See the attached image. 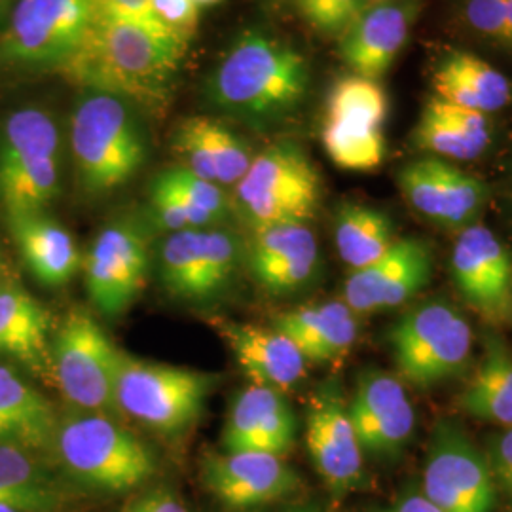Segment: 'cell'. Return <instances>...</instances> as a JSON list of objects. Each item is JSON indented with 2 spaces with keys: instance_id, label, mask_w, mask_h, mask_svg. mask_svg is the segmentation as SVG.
<instances>
[{
  "instance_id": "9c48e42d",
  "label": "cell",
  "mask_w": 512,
  "mask_h": 512,
  "mask_svg": "<svg viewBox=\"0 0 512 512\" xmlns=\"http://www.w3.org/2000/svg\"><path fill=\"white\" fill-rule=\"evenodd\" d=\"M321 202V177L306 152L289 141L264 148L236 184L239 213L253 230L306 224Z\"/></svg>"
},
{
  "instance_id": "ba28073f",
  "label": "cell",
  "mask_w": 512,
  "mask_h": 512,
  "mask_svg": "<svg viewBox=\"0 0 512 512\" xmlns=\"http://www.w3.org/2000/svg\"><path fill=\"white\" fill-rule=\"evenodd\" d=\"M93 0H18L0 33V69L61 71L95 18Z\"/></svg>"
},
{
  "instance_id": "7dc6e473",
  "label": "cell",
  "mask_w": 512,
  "mask_h": 512,
  "mask_svg": "<svg viewBox=\"0 0 512 512\" xmlns=\"http://www.w3.org/2000/svg\"><path fill=\"white\" fill-rule=\"evenodd\" d=\"M293 512H321L319 509H315V507H304V509H296Z\"/></svg>"
},
{
  "instance_id": "681fc988",
  "label": "cell",
  "mask_w": 512,
  "mask_h": 512,
  "mask_svg": "<svg viewBox=\"0 0 512 512\" xmlns=\"http://www.w3.org/2000/svg\"><path fill=\"white\" fill-rule=\"evenodd\" d=\"M0 266H2V260H0Z\"/></svg>"
},
{
  "instance_id": "2e32d148",
  "label": "cell",
  "mask_w": 512,
  "mask_h": 512,
  "mask_svg": "<svg viewBox=\"0 0 512 512\" xmlns=\"http://www.w3.org/2000/svg\"><path fill=\"white\" fill-rule=\"evenodd\" d=\"M348 412L363 452L374 458L401 456L416 429V412L401 378L382 370L359 376Z\"/></svg>"
},
{
  "instance_id": "5bb4252c",
  "label": "cell",
  "mask_w": 512,
  "mask_h": 512,
  "mask_svg": "<svg viewBox=\"0 0 512 512\" xmlns=\"http://www.w3.org/2000/svg\"><path fill=\"white\" fill-rule=\"evenodd\" d=\"M397 184L418 215L444 228L473 226L490 198L480 179L435 156L404 165Z\"/></svg>"
},
{
  "instance_id": "7402d4cb",
  "label": "cell",
  "mask_w": 512,
  "mask_h": 512,
  "mask_svg": "<svg viewBox=\"0 0 512 512\" xmlns=\"http://www.w3.org/2000/svg\"><path fill=\"white\" fill-rule=\"evenodd\" d=\"M249 262L262 289L274 294L291 293L304 287L317 270V238L306 224L256 228Z\"/></svg>"
},
{
  "instance_id": "4316f807",
  "label": "cell",
  "mask_w": 512,
  "mask_h": 512,
  "mask_svg": "<svg viewBox=\"0 0 512 512\" xmlns=\"http://www.w3.org/2000/svg\"><path fill=\"white\" fill-rule=\"evenodd\" d=\"M412 141L435 158L471 162L490 147L492 129L486 114L433 97L421 112Z\"/></svg>"
},
{
  "instance_id": "b9f144b4",
  "label": "cell",
  "mask_w": 512,
  "mask_h": 512,
  "mask_svg": "<svg viewBox=\"0 0 512 512\" xmlns=\"http://www.w3.org/2000/svg\"><path fill=\"white\" fill-rule=\"evenodd\" d=\"M126 512H188L183 499L169 488H154L131 501Z\"/></svg>"
},
{
  "instance_id": "83f0119b",
  "label": "cell",
  "mask_w": 512,
  "mask_h": 512,
  "mask_svg": "<svg viewBox=\"0 0 512 512\" xmlns=\"http://www.w3.org/2000/svg\"><path fill=\"white\" fill-rule=\"evenodd\" d=\"M57 423L52 403L14 368L0 363V442L35 454L54 450Z\"/></svg>"
},
{
  "instance_id": "5b68a950",
  "label": "cell",
  "mask_w": 512,
  "mask_h": 512,
  "mask_svg": "<svg viewBox=\"0 0 512 512\" xmlns=\"http://www.w3.org/2000/svg\"><path fill=\"white\" fill-rule=\"evenodd\" d=\"M61 131L40 107L0 122V205L6 215L42 213L61 192Z\"/></svg>"
},
{
  "instance_id": "ee69618b",
  "label": "cell",
  "mask_w": 512,
  "mask_h": 512,
  "mask_svg": "<svg viewBox=\"0 0 512 512\" xmlns=\"http://www.w3.org/2000/svg\"><path fill=\"white\" fill-rule=\"evenodd\" d=\"M503 48L512 50V0H509V12H507V27H505V37L501 42Z\"/></svg>"
},
{
  "instance_id": "9a60e30c",
  "label": "cell",
  "mask_w": 512,
  "mask_h": 512,
  "mask_svg": "<svg viewBox=\"0 0 512 512\" xmlns=\"http://www.w3.org/2000/svg\"><path fill=\"white\" fill-rule=\"evenodd\" d=\"M452 275L463 300L482 317L501 323L512 315V256L484 224L459 232Z\"/></svg>"
},
{
  "instance_id": "836d02e7",
  "label": "cell",
  "mask_w": 512,
  "mask_h": 512,
  "mask_svg": "<svg viewBox=\"0 0 512 512\" xmlns=\"http://www.w3.org/2000/svg\"><path fill=\"white\" fill-rule=\"evenodd\" d=\"M202 293L203 302L219 296L232 281L239 264V241L226 230L202 228Z\"/></svg>"
},
{
  "instance_id": "f35d334b",
  "label": "cell",
  "mask_w": 512,
  "mask_h": 512,
  "mask_svg": "<svg viewBox=\"0 0 512 512\" xmlns=\"http://www.w3.org/2000/svg\"><path fill=\"white\" fill-rule=\"evenodd\" d=\"M509 0H463V18L471 31L501 46L507 27Z\"/></svg>"
},
{
  "instance_id": "60d3db41",
  "label": "cell",
  "mask_w": 512,
  "mask_h": 512,
  "mask_svg": "<svg viewBox=\"0 0 512 512\" xmlns=\"http://www.w3.org/2000/svg\"><path fill=\"white\" fill-rule=\"evenodd\" d=\"M93 4L97 8V12L133 19V21L145 23L148 27H154V29L162 31L160 25L152 18L150 0H93Z\"/></svg>"
},
{
  "instance_id": "3957f363",
  "label": "cell",
  "mask_w": 512,
  "mask_h": 512,
  "mask_svg": "<svg viewBox=\"0 0 512 512\" xmlns=\"http://www.w3.org/2000/svg\"><path fill=\"white\" fill-rule=\"evenodd\" d=\"M71 152L84 192L103 196L118 190L147 162V135L137 110L122 97L88 90L71 116Z\"/></svg>"
},
{
  "instance_id": "d6a6232c",
  "label": "cell",
  "mask_w": 512,
  "mask_h": 512,
  "mask_svg": "<svg viewBox=\"0 0 512 512\" xmlns=\"http://www.w3.org/2000/svg\"><path fill=\"white\" fill-rule=\"evenodd\" d=\"M160 279L171 296L186 302H203L200 230L167 236L160 251Z\"/></svg>"
},
{
  "instance_id": "52a82bcc",
  "label": "cell",
  "mask_w": 512,
  "mask_h": 512,
  "mask_svg": "<svg viewBox=\"0 0 512 512\" xmlns=\"http://www.w3.org/2000/svg\"><path fill=\"white\" fill-rule=\"evenodd\" d=\"M401 382L431 389L459 376L471 361L473 329L444 300H429L404 313L389 332Z\"/></svg>"
},
{
  "instance_id": "d4e9b609",
  "label": "cell",
  "mask_w": 512,
  "mask_h": 512,
  "mask_svg": "<svg viewBox=\"0 0 512 512\" xmlns=\"http://www.w3.org/2000/svg\"><path fill=\"white\" fill-rule=\"evenodd\" d=\"M274 329L285 334L308 363H342L357 340L355 313L340 300L279 313Z\"/></svg>"
},
{
  "instance_id": "484cf974",
  "label": "cell",
  "mask_w": 512,
  "mask_h": 512,
  "mask_svg": "<svg viewBox=\"0 0 512 512\" xmlns=\"http://www.w3.org/2000/svg\"><path fill=\"white\" fill-rule=\"evenodd\" d=\"M19 255L29 272L46 287H63L82 266V256L71 232L42 213L8 215Z\"/></svg>"
},
{
  "instance_id": "8fae6325",
  "label": "cell",
  "mask_w": 512,
  "mask_h": 512,
  "mask_svg": "<svg viewBox=\"0 0 512 512\" xmlns=\"http://www.w3.org/2000/svg\"><path fill=\"white\" fill-rule=\"evenodd\" d=\"M387 112V95L376 80L357 74L340 78L330 90L321 131L330 160L357 173L384 164Z\"/></svg>"
},
{
  "instance_id": "bcb514c9",
  "label": "cell",
  "mask_w": 512,
  "mask_h": 512,
  "mask_svg": "<svg viewBox=\"0 0 512 512\" xmlns=\"http://www.w3.org/2000/svg\"><path fill=\"white\" fill-rule=\"evenodd\" d=\"M0 512H27L16 509V507H10V505H0Z\"/></svg>"
},
{
  "instance_id": "74e56055",
  "label": "cell",
  "mask_w": 512,
  "mask_h": 512,
  "mask_svg": "<svg viewBox=\"0 0 512 512\" xmlns=\"http://www.w3.org/2000/svg\"><path fill=\"white\" fill-rule=\"evenodd\" d=\"M150 12L162 31L188 48L202 16V8L194 0H150Z\"/></svg>"
},
{
  "instance_id": "7a4b0ae2",
  "label": "cell",
  "mask_w": 512,
  "mask_h": 512,
  "mask_svg": "<svg viewBox=\"0 0 512 512\" xmlns=\"http://www.w3.org/2000/svg\"><path fill=\"white\" fill-rule=\"evenodd\" d=\"M308 84L304 55L262 31H245L209 74L205 95L220 112L270 124L300 107Z\"/></svg>"
},
{
  "instance_id": "ac0fdd59",
  "label": "cell",
  "mask_w": 512,
  "mask_h": 512,
  "mask_svg": "<svg viewBox=\"0 0 512 512\" xmlns=\"http://www.w3.org/2000/svg\"><path fill=\"white\" fill-rule=\"evenodd\" d=\"M205 488L232 511H253L298 490V475L281 456L222 452L203 459Z\"/></svg>"
},
{
  "instance_id": "c3c4849f",
  "label": "cell",
  "mask_w": 512,
  "mask_h": 512,
  "mask_svg": "<svg viewBox=\"0 0 512 512\" xmlns=\"http://www.w3.org/2000/svg\"><path fill=\"white\" fill-rule=\"evenodd\" d=\"M509 196H511V205H512V179H511V194H509Z\"/></svg>"
},
{
  "instance_id": "30bf717a",
  "label": "cell",
  "mask_w": 512,
  "mask_h": 512,
  "mask_svg": "<svg viewBox=\"0 0 512 512\" xmlns=\"http://www.w3.org/2000/svg\"><path fill=\"white\" fill-rule=\"evenodd\" d=\"M118 351L88 311L73 310L52 340L54 384L80 412L107 414L116 408Z\"/></svg>"
},
{
  "instance_id": "277c9868",
  "label": "cell",
  "mask_w": 512,
  "mask_h": 512,
  "mask_svg": "<svg viewBox=\"0 0 512 512\" xmlns=\"http://www.w3.org/2000/svg\"><path fill=\"white\" fill-rule=\"evenodd\" d=\"M54 452L73 480L105 494L129 492L156 473L147 444L107 414L78 412L61 418Z\"/></svg>"
},
{
  "instance_id": "8d00e7d4",
  "label": "cell",
  "mask_w": 512,
  "mask_h": 512,
  "mask_svg": "<svg viewBox=\"0 0 512 512\" xmlns=\"http://www.w3.org/2000/svg\"><path fill=\"white\" fill-rule=\"evenodd\" d=\"M169 183L177 190H181L184 196L194 203L203 213H207L213 222L217 224L220 220L226 219L230 203L226 194L220 190L217 183L205 181L202 177L190 173L188 169H171L162 173Z\"/></svg>"
},
{
  "instance_id": "d6986e66",
  "label": "cell",
  "mask_w": 512,
  "mask_h": 512,
  "mask_svg": "<svg viewBox=\"0 0 512 512\" xmlns=\"http://www.w3.org/2000/svg\"><path fill=\"white\" fill-rule=\"evenodd\" d=\"M306 446L317 475L332 494L346 495L359 486L365 452L338 389L323 387L313 395L306 418Z\"/></svg>"
},
{
  "instance_id": "4fadbf2b",
  "label": "cell",
  "mask_w": 512,
  "mask_h": 512,
  "mask_svg": "<svg viewBox=\"0 0 512 512\" xmlns=\"http://www.w3.org/2000/svg\"><path fill=\"white\" fill-rule=\"evenodd\" d=\"M150 255L145 234L129 220L105 226L84 260L86 289L93 306L120 317L133 306L147 281Z\"/></svg>"
},
{
  "instance_id": "d590c367",
  "label": "cell",
  "mask_w": 512,
  "mask_h": 512,
  "mask_svg": "<svg viewBox=\"0 0 512 512\" xmlns=\"http://www.w3.org/2000/svg\"><path fill=\"white\" fill-rule=\"evenodd\" d=\"M300 14L311 27L327 35H344L349 25L363 14L368 0H296Z\"/></svg>"
},
{
  "instance_id": "44dd1931",
  "label": "cell",
  "mask_w": 512,
  "mask_h": 512,
  "mask_svg": "<svg viewBox=\"0 0 512 512\" xmlns=\"http://www.w3.org/2000/svg\"><path fill=\"white\" fill-rule=\"evenodd\" d=\"M296 435L293 408L283 393L251 384L232 404L222 431L224 452H264L283 456Z\"/></svg>"
},
{
  "instance_id": "cb8c5ba5",
  "label": "cell",
  "mask_w": 512,
  "mask_h": 512,
  "mask_svg": "<svg viewBox=\"0 0 512 512\" xmlns=\"http://www.w3.org/2000/svg\"><path fill=\"white\" fill-rule=\"evenodd\" d=\"M52 317L29 293L0 281V355L54 384Z\"/></svg>"
},
{
  "instance_id": "e575fe53",
  "label": "cell",
  "mask_w": 512,
  "mask_h": 512,
  "mask_svg": "<svg viewBox=\"0 0 512 512\" xmlns=\"http://www.w3.org/2000/svg\"><path fill=\"white\" fill-rule=\"evenodd\" d=\"M198 118L205 145L215 165L217 183L238 184L255 158L251 148L219 120L205 116Z\"/></svg>"
},
{
  "instance_id": "8992f818",
  "label": "cell",
  "mask_w": 512,
  "mask_h": 512,
  "mask_svg": "<svg viewBox=\"0 0 512 512\" xmlns=\"http://www.w3.org/2000/svg\"><path fill=\"white\" fill-rule=\"evenodd\" d=\"M217 374L152 363L118 351L116 408L150 429L177 437L202 418L207 399L219 385Z\"/></svg>"
},
{
  "instance_id": "ab89813d",
  "label": "cell",
  "mask_w": 512,
  "mask_h": 512,
  "mask_svg": "<svg viewBox=\"0 0 512 512\" xmlns=\"http://www.w3.org/2000/svg\"><path fill=\"white\" fill-rule=\"evenodd\" d=\"M486 459L492 471L497 497H501L512 512V427H507L490 439Z\"/></svg>"
},
{
  "instance_id": "e0dca14e",
  "label": "cell",
  "mask_w": 512,
  "mask_h": 512,
  "mask_svg": "<svg viewBox=\"0 0 512 512\" xmlns=\"http://www.w3.org/2000/svg\"><path fill=\"white\" fill-rule=\"evenodd\" d=\"M433 253L425 239H397L380 260L355 270L344 287V302L357 313L393 310L429 285Z\"/></svg>"
},
{
  "instance_id": "7c38bea8",
  "label": "cell",
  "mask_w": 512,
  "mask_h": 512,
  "mask_svg": "<svg viewBox=\"0 0 512 512\" xmlns=\"http://www.w3.org/2000/svg\"><path fill=\"white\" fill-rule=\"evenodd\" d=\"M421 492L440 512H494L497 490L486 454L456 421L433 429Z\"/></svg>"
},
{
  "instance_id": "603a6c76",
  "label": "cell",
  "mask_w": 512,
  "mask_h": 512,
  "mask_svg": "<svg viewBox=\"0 0 512 512\" xmlns=\"http://www.w3.org/2000/svg\"><path fill=\"white\" fill-rule=\"evenodd\" d=\"M217 330L253 384L283 393L304 380L308 361L279 330L226 319Z\"/></svg>"
},
{
  "instance_id": "ffe728a7",
  "label": "cell",
  "mask_w": 512,
  "mask_h": 512,
  "mask_svg": "<svg viewBox=\"0 0 512 512\" xmlns=\"http://www.w3.org/2000/svg\"><path fill=\"white\" fill-rule=\"evenodd\" d=\"M420 0H382L368 4L344 35L340 55L353 74L382 78L403 52L420 16Z\"/></svg>"
},
{
  "instance_id": "f1b7e54d",
  "label": "cell",
  "mask_w": 512,
  "mask_h": 512,
  "mask_svg": "<svg viewBox=\"0 0 512 512\" xmlns=\"http://www.w3.org/2000/svg\"><path fill=\"white\" fill-rule=\"evenodd\" d=\"M435 97L480 114L505 109L512 99L511 82L490 63L469 52L452 50L433 71Z\"/></svg>"
},
{
  "instance_id": "6da1fadb",
  "label": "cell",
  "mask_w": 512,
  "mask_h": 512,
  "mask_svg": "<svg viewBox=\"0 0 512 512\" xmlns=\"http://www.w3.org/2000/svg\"><path fill=\"white\" fill-rule=\"evenodd\" d=\"M184 52L186 48L164 31L95 12L80 48L59 73L84 90L160 109L169 97Z\"/></svg>"
},
{
  "instance_id": "f546056e",
  "label": "cell",
  "mask_w": 512,
  "mask_h": 512,
  "mask_svg": "<svg viewBox=\"0 0 512 512\" xmlns=\"http://www.w3.org/2000/svg\"><path fill=\"white\" fill-rule=\"evenodd\" d=\"M67 494L35 452L0 442V505L27 512L59 511Z\"/></svg>"
},
{
  "instance_id": "f6af8a7d",
  "label": "cell",
  "mask_w": 512,
  "mask_h": 512,
  "mask_svg": "<svg viewBox=\"0 0 512 512\" xmlns=\"http://www.w3.org/2000/svg\"><path fill=\"white\" fill-rule=\"evenodd\" d=\"M200 8H209V6H217L222 0H194Z\"/></svg>"
},
{
  "instance_id": "7bdbcfd3",
  "label": "cell",
  "mask_w": 512,
  "mask_h": 512,
  "mask_svg": "<svg viewBox=\"0 0 512 512\" xmlns=\"http://www.w3.org/2000/svg\"><path fill=\"white\" fill-rule=\"evenodd\" d=\"M376 512H440L423 492H408L403 494L393 505Z\"/></svg>"
},
{
  "instance_id": "4dcf8cb0",
  "label": "cell",
  "mask_w": 512,
  "mask_h": 512,
  "mask_svg": "<svg viewBox=\"0 0 512 512\" xmlns=\"http://www.w3.org/2000/svg\"><path fill=\"white\" fill-rule=\"evenodd\" d=\"M459 408L475 420L512 427V357L501 340H488L480 365L459 395Z\"/></svg>"
},
{
  "instance_id": "1f68e13d",
  "label": "cell",
  "mask_w": 512,
  "mask_h": 512,
  "mask_svg": "<svg viewBox=\"0 0 512 512\" xmlns=\"http://www.w3.org/2000/svg\"><path fill=\"white\" fill-rule=\"evenodd\" d=\"M334 239L338 255L351 272L380 260L397 241L391 220L382 211L361 203L340 205L334 220Z\"/></svg>"
}]
</instances>
